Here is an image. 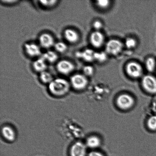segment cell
I'll return each instance as SVG.
<instances>
[{
  "label": "cell",
  "instance_id": "obj_1",
  "mask_svg": "<svg viewBox=\"0 0 156 156\" xmlns=\"http://www.w3.org/2000/svg\"><path fill=\"white\" fill-rule=\"evenodd\" d=\"M70 84L68 81L62 78H57L53 80L49 84L50 92L55 96H60L65 95L69 91Z\"/></svg>",
  "mask_w": 156,
  "mask_h": 156
},
{
  "label": "cell",
  "instance_id": "obj_2",
  "mask_svg": "<svg viewBox=\"0 0 156 156\" xmlns=\"http://www.w3.org/2000/svg\"><path fill=\"white\" fill-rule=\"evenodd\" d=\"M125 73L128 77L131 79H137L143 77L144 68L139 62L131 61L126 64L125 67Z\"/></svg>",
  "mask_w": 156,
  "mask_h": 156
},
{
  "label": "cell",
  "instance_id": "obj_3",
  "mask_svg": "<svg viewBox=\"0 0 156 156\" xmlns=\"http://www.w3.org/2000/svg\"><path fill=\"white\" fill-rule=\"evenodd\" d=\"M125 48L124 43L117 39H112L106 42L105 52L108 55L117 56L120 55Z\"/></svg>",
  "mask_w": 156,
  "mask_h": 156
},
{
  "label": "cell",
  "instance_id": "obj_4",
  "mask_svg": "<svg viewBox=\"0 0 156 156\" xmlns=\"http://www.w3.org/2000/svg\"><path fill=\"white\" fill-rule=\"evenodd\" d=\"M142 87L147 92L156 93V77L151 74L144 76L141 79Z\"/></svg>",
  "mask_w": 156,
  "mask_h": 156
},
{
  "label": "cell",
  "instance_id": "obj_5",
  "mask_svg": "<svg viewBox=\"0 0 156 156\" xmlns=\"http://www.w3.org/2000/svg\"><path fill=\"white\" fill-rule=\"evenodd\" d=\"M89 39L91 45L96 48H100L106 43L105 35L101 31L94 30L90 34Z\"/></svg>",
  "mask_w": 156,
  "mask_h": 156
},
{
  "label": "cell",
  "instance_id": "obj_6",
  "mask_svg": "<svg viewBox=\"0 0 156 156\" xmlns=\"http://www.w3.org/2000/svg\"><path fill=\"white\" fill-rule=\"evenodd\" d=\"M71 83L76 90H82L85 88L88 84L87 77L82 74H76L72 76Z\"/></svg>",
  "mask_w": 156,
  "mask_h": 156
},
{
  "label": "cell",
  "instance_id": "obj_7",
  "mask_svg": "<svg viewBox=\"0 0 156 156\" xmlns=\"http://www.w3.org/2000/svg\"><path fill=\"white\" fill-rule=\"evenodd\" d=\"M134 101L132 96L128 94H122L119 96L117 100V105L122 109H129L132 107Z\"/></svg>",
  "mask_w": 156,
  "mask_h": 156
},
{
  "label": "cell",
  "instance_id": "obj_8",
  "mask_svg": "<svg viewBox=\"0 0 156 156\" xmlns=\"http://www.w3.org/2000/svg\"><path fill=\"white\" fill-rule=\"evenodd\" d=\"M57 71L61 74L68 75L72 72L75 66L72 62L67 60H62L58 62L56 66Z\"/></svg>",
  "mask_w": 156,
  "mask_h": 156
},
{
  "label": "cell",
  "instance_id": "obj_9",
  "mask_svg": "<svg viewBox=\"0 0 156 156\" xmlns=\"http://www.w3.org/2000/svg\"><path fill=\"white\" fill-rule=\"evenodd\" d=\"M70 155L71 156H86V146L81 142H76L71 147Z\"/></svg>",
  "mask_w": 156,
  "mask_h": 156
},
{
  "label": "cell",
  "instance_id": "obj_10",
  "mask_svg": "<svg viewBox=\"0 0 156 156\" xmlns=\"http://www.w3.org/2000/svg\"><path fill=\"white\" fill-rule=\"evenodd\" d=\"M95 53L90 49H86L83 51L76 52L75 55L76 57L82 59L85 62H91L95 61Z\"/></svg>",
  "mask_w": 156,
  "mask_h": 156
},
{
  "label": "cell",
  "instance_id": "obj_11",
  "mask_svg": "<svg viewBox=\"0 0 156 156\" xmlns=\"http://www.w3.org/2000/svg\"><path fill=\"white\" fill-rule=\"evenodd\" d=\"M26 53L31 57H37L41 54L40 48L39 46L34 43H26L24 45Z\"/></svg>",
  "mask_w": 156,
  "mask_h": 156
},
{
  "label": "cell",
  "instance_id": "obj_12",
  "mask_svg": "<svg viewBox=\"0 0 156 156\" xmlns=\"http://www.w3.org/2000/svg\"><path fill=\"white\" fill-rule=\"evenodd\" d=\"M39 41L41 46L44 48H49L55 45L54 39L48 33L41 34L39 36Z\"/></svg>",
  "mask_w": 156,
  "mask_h": 156
},
{
  "label": "cell",
  "instance_id": "obj_13",
  "mask_svg": "<svg viewBox=\"0 0 156 156\" xmlns=\"http://www.w3.org/2000/svg\"><path fill=\"white\" fill-rule=\"evenodd\" d=\"M64 34L65 39L70 43H76L79 40V34L73 29H66L64 31Z\"/></svg>",
  "mask_w": 156,
  "mask_h": 156
},
{
  "label": "cell",
  "instance_id": "obj_14",
  "mask_svg": "<svg viewBox=\"0 0 156 156\" xmlns=\"http://www.w3.org/2000/svg\"><path fill=\"white\" fill-rule=\"evenodd\" d=\"M2 133L4 138L9 141H13L16 138L15 131L10 126H5L3 127L2 129Z\"/></svg>",
  "mask_w": 156,
  "mask_h": 156
},
{
  "label": "cell",
  "instance_id": "obj_15",
  "mask_svg": "<svg viewBox=\"0 0 156 156\" xmlns=\"http://www.w3.org/2000/svg\"><path fill=\"white\" fill-rule=\"evenodd\" d=\"M33 67L35 71L41 73L45 71L47 68V65L45 59L41 57L36 59L33 62Z\"/></svg>",
  "mask_w": 156,
  "mask_h": 156
},
{
  "label": "cell",
  "instance_id": "obj_16",
  "mask_svg": "<svg viewBox=\"0 0 156 156\" xmlns=\"http://www.w3.org/2000/svg\"><path fill=\"white\" fill-rule=\"evenodd\" d=\"M144 67L148 72L154 73L156 69V60L155 58L152 56L146 58L145 61Z\"/></svg>",
  "mask_w": 156,
  "mask_h": 156
},
{
  "label": "cell",
  "instance_id": "obj_17",
  "mask_svg": "<svg viewBox=\"0 0 156 156\" xmlns=\"http://www.w3.org/2000/svg\"><path fill=\"white\" fill-rule=\"evenodd\" d=\"M45 61L53 63L57 61L58 59V56L57 54L54 51L48 50L42 55V57Z\"/></svg>",
  "mask_w": 156,
  "mask_h": 156
},
{
  "label": "cell",
  "instance_id": "obj_18",
  "mask_svg": "<svg viewBox=\"0 0 156 156\" xmlns=\"http://www.w3.org/2000/svg\"><path fill=\"white\" fill-rule=\"evenodd\" d=\"M101 144V140L98 137L92 136L87 139L86 145L88 147L94 149L98 147Z\"/></svg>",
  "mask_w": 156,
  "mask_h": 156
},
{
  "label": "cell",
  "instance_id": "obj_19",
  "mask_svg": "<svg viewBox=\"0 0 156 156\" xmlns=\"http://www.w3.org/2000/svg\"><path fill=\"white\" fill-rule=\"evenodd\" d=\"M123 43L125 48L129 50L135 49L137 45L136 39L133 37H128L126 38Z\"/></svg>",
  "mask_w": 156,
  "mask_h": 156
},
{
  "label": "cell",
  "instance_id": "obj_20",
  "mask_svg": "<svg viewBox=\"0 0 156 156\" xmlns=\"http://www.w3.org/2000/svg\"><path fill=\"white\" fill-rule=\"evenodd\" d=\"M112 4L111 1L108 0H100L95 1V5L98 9L101 10H106L109 9Z\"/></svg>",
  "mask_w": 156,
  "mask_h": 156
},
{
  "label": "cell",
  "instance_id": "obj_21",
  "mask_svg": "<svg viewBox=\"0 0 156 156\" xmlns=\"http://www.w3.org/2000/svg\"><path fill=\"white\" fill-rule=\"evenodd\" d=\"M40 79L43 83L49 84L54 80L52 75L50 73L46 71L40 73Z\"/></svg>",
  "mask_w": 156,
  "mask_h": 156
},
{
  "label": "cell",
  "instance_id": "obj_22",
  "mask_svg": "<svg viewBox=\"0 0 156 156\" xmlns=\"http://www.w3.org/2000/svg\"><path fill=\"white\" fill-rule=\"evenodd\" d=\"M108 55L105 51V52H96L95 55V61H97L99 62H104L106 61Z\"/></svg>",
  "mask_w": 156,
  "mask_h": 156
},
{
  "label": "cell",
  "instance_id": "obj_23",
  "mask_svg": "<svg viewBox=\"0 0 156 156\" xmlns=\"http://www.w3.org/2000/svg\"><path fill=\"white\" fill-rule=\"evenodd\" d=\"M54 47L56 51L60 53L65 52L68 48L66 44L62 42H56L55 44Z\"/></svg>",
  "mask_w": 156,
  "mask_h": 156
},
{
  "label": "cell",
  "instance_id": "obj_24",
  "mask_svg": "<svg viewBox=\"0 0 156 156\" xmlns=\"http://www.w3.org/2000/svg\"><path fill=\"white\" fill-rule=\"evenodd\" d=\"M84 75L87 76H92L95 73V69L94 67L91 65H87L83 67V69Z\"/></svg>",
  "mask_w": 156,
  "mask_h": 156
},
{
  "label": "cell",
  "instance_id": "obj_25",
  "mask_svg": "<svg viewBox=\"0 0 156 156\" xmlns=\"http://www.w3.org/2000/svg\"><path fill=\"white\" fill-rule=\"evenodd\" d=\"M147 126L152 130H156V116H153L150 118L148 120Z\"/></svg>",
  "mask_w": 156,
  "mask_h": 156
},
{
  "label": "cell",
  "instance_id": "obj_26",
  "mask_svg": "<svg viewBox=\"0 0 156 156\" xmlns=\"http://www.w3.org/2000/svg\"><path fill=\"white\" fill-rule=\"evenodd\" d=\"M92 27L94 30L101 31L104 27V24L100 20H96L93 22Z\"/></svg>",
  "mask_w": 156,
  "mask_h": 156
},
{
  "label": "cell",
  "instance_id": "obj_27",
  "mask_svg": "<svg viewBox=\"0 0 156 156\" xmlns=\"http://www.w3.org/2000/svg\"><path fill=\"white\" fill-rule=\"evenodd\" d=\"M41 4L43 6L46 7H51L56 4L57 1H41Z\"/></svg>",
  "mask_w": 156,
  "mask_h": 156
},
{
  "label": "cell",
  "instance_id": "obj_28",
  "mask_svg": "<svg viewBox=\"0 0 156 156\" xmlns=\"http://www.w3.org/2000/svg\"><path fill=\"white\" fill-rule=\"evenodd\" d=\"M88 156H104L101 153L96 151H93L90 153Z\"/></svg>",
  "mask_w": 156,
  "mask_h": 156
}]
</instances>
